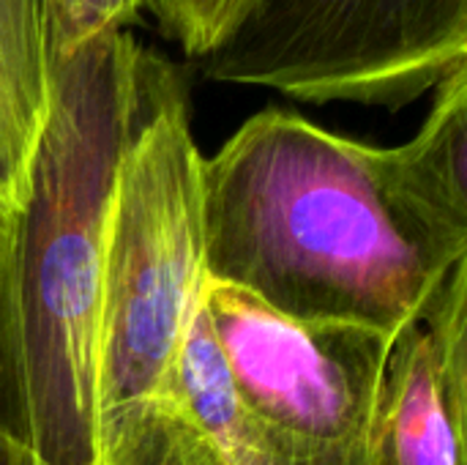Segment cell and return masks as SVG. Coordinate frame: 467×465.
Here are the masks:
<instances>
[{"instance_id": "cell-3", "label": "cell", "mask_w": 467, "mask_h": 465, "mask_svg": "<svg viewBox=\"0 0 467 465\" xmlns=\"http://www.w3.org/2000/svg\"><path fill=\"white\" fill-rule=\"evenodd\" d=\"M205 282L202 156L186 85L145 49L142 112L118 170L101 255L99 436L137 408L167 403Z\"/></svg>"}, {"instance_id": "cell-6", "label": "cell", "mask_w": 467, "mask_h": 465, "mask_svg": "<svg viewBox=\"0 0 467 465\" xmlns=\"http://www.w3.org/2000/svg\"><path fill=\"white\" fill-rule=\"evenodd\" d=\"M467 258L391 343L375 465H467Z\"/></svg>"}, {"instance_id": "cell-9", "label": "cell", "mask_w": 467, "mask_h": 465, "mask_svg": "<svg viewBox=\"0 0 467 465\" xmlns=\"http://www.w3.org/2000/svg\"><path fill=\"white\" fill-rule=\"evenodd\" d=\"M96 465H222L164 403L131 411L99 436Z\"/></svg>"}, {"instance_id": "cell-10", "label": "cell", "mask_w": 467, "mask_h": 465, "mask_svg": "<svg viewBox=\"0 0 467 465\" xmlns=\"http://www.w3.org/2000/svg\"><path fill=\"white\" fill-rule=\"evenodd\" d=\"M159 27L189 58H208L249 16L254 0H145Z\"/></svg>"}, {"instance_id": "cell-12", "label": "cell", "mask_w": 467, "mask_h": 465, "mask_svg": "<svg viewBox=\"0 0 467 465\" xmlns=\"http://www.w3.org/2000/svg\"><path fill=\"white\" fill-rule=\"evenodd\" d=\"M0 465H49L44 463L27 444L14 439L8 430L0 428Z\"/></svg>"}, {"instance_id": "cell-7", "label": "cell", "mask_w": 467, "mask_h": 465, "mask_svg": "<svg viewBox=\"0 0 467 465\" xmlns=\"http://www.w3.org/2000/svg\"><path fill=\"white\" fill-rule=\"evenodd\" d=\"M49 110V38L41 0H0V211L25 192Z\"/></svg>"}, {"instance_id": "cell-1", "label": "cell", "mask_w": 467, "mask_h": 465, "mask_svg": "<svg viewBox=\"0 0 467 465\" xmlns=\"http://www.w3.org/2000/svg\"><path fill=\"white\" fill-rule=\"evenodd\" d=\"M205 280L274 312L397 337L467 258L405 186L394 148L285 110L252 115L202 159Z\"/></svg>"}, {"instance_id": "cell-13", "label": "cell", "mask_w": 467, "mask_h": 465, "mask_svg": "<svg viewBox=\"0 0 467 465\" xmlns=\"http://www.w3.org/2000/svg\"><path fill=\"white\" fill-rule=\"evenodd\" d=\"M3 244H5V214L0 211V277H3Z\"/></svg>"}, {"instance_id": "cell-2", "label": "cell", "mask_w": 467, "mask_h": 465, "mask_svg": "<svg viewBox=\"0 0 467 465\" xmlns=\"http://www.w3.org/2000/svg\"><path fill=\"white\" fill-rule=\"evenodd\" d=\"M145 49L104 33L49 49V110L0 277V428L49 465H96V326L107 219L142 112Z\"/></svg>"}, {"instance_id": "cell-11", "label": "cell", "mask_w": 467, "mask_h": 465, "mask_svg": "<svg viewBox=\"0 0 467 465\" xmlns=\"http://www.w3.org/2000/svg\"><path fill=\"white\" fill-rule=\"evenodd\" d=\"M49 49H74L96 36L126 30L145 0H41Z\"/></svg>"}, {"instance_id": "cell-5", "label": "cell", "mask_w": 467, "mask_h": 465, "mask_svg": "<svg viewBox=\"0 0 467 465\" xmlns=\"http://www.w3.org/2000/svg\"><path fill=\"white\" fill-rule=\"evenodd\" d=\"M202 310L244 406L293 465H375V422L394 337L293 321L205 282Z\"/></svg>"}, {"instance_id": "cell-4", "label": "cell", "mask_w": 467, "mask_h": 465, "mask_svg": "<svg viewBox=\"0 0 467 465\" xmlns=\"http://www.w3.org/2000/svg\"><path fill=\"white\" fill-rule=\"evenodd\" d=\"M467 66V0H254L200 69L298 101L402 110Z\"/></svg>"}, {"instance_id": "cell-8", "label": "cell", "mask_w": 467, "mask_h": 465, "mask_svg": "<svg viewBox=\"0 0 467 465\" xmlns=\"http://www.w3.org/2000/svg\"><path fill=\"white\" fill-rule=\"evenodd\" d=\"M394 153L410 195L438 222L467 236V66L435 88L424 126Z\"/></svg>"}]
</instances>
